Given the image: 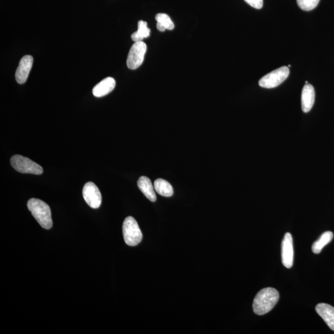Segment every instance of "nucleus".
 <instances>
[{
    "instance_id": "obj_7",
    "label": "nucleus",
    "mask_w": 334,
    "mask_h": 334,
    "mask_svg": "<svg viewBox=\"0 0 334 334\" xmlns=\"http://www.w3.org/2000/svg\"><path fill=\"white\" fill-rule=\"evenodd\" d=\"M84 200L90 207L97 209L101 204V194L99 189L94 183L88 182L84 185L83 190Z\"/></svg>"
},
{
    "instance_id": "obj_16",
    "label": "nucleus",
    "mask_w": 334,
    "mask_h": 334,
    "mask_svg": "<svg viewBox=\"0 0 334 334\" xmlns=\"http://www.w3.org/2000/svg\"><path fill=\"white\" fill-rule=\"evenodd\" d=\"M150 30L147 27V22L139 21L138 22V30L132 35V39L134 42H141L145 38L149 37Z\"/></svg>"
},
{
    "instance_id": "obj_18",
    "label": "nucleus",
    "mask_w": 334,
    "mask_h": 334,
    "mask_svg": "<svg viewBox=\"0 0 334 334\" xmlns=\"http://www.w3.org/2000/svg\"><path fill=\"white\" fill-rule=\"evenodd\" d=\"M320 0H297L298 7L303 11H312L317 7Z\"/></svg>"
},
{
    "instance_id": "obj_10",
    "label": "nucleus",
    "mask_w": 334,
    "mask_h": 334,
    "mask_svg": "<svg viewBox=\"0 0 334 334\" xmlns=\"http://www.w3.org/2000/svg\"><path fill=\"white\" fill-rule=\"evenodd\" d=\"M315 100V89L312 84H305L301 93V108L303 112H309L312 109Z\"/></svg>"
},
{
    "instance_id": "obj_13",
    "label": "nucleus",
    "mask_w": 334,
    "mask_h": 334,
    "mask_svg": "<svg viewBox=\"0 0 334 334\" xmlns=\"http://www.w3.org/2000/svg\"><path fill=\"white\" fill-rule=\"evenodd\" d=\"M138 186L139 190L144 194L147 198L152 202H155L157 199L155 187L152 182L146 176H141L138 179Z\"/></svg>"
},
{
    "instance_id": "obj_4",
    "label": "nucleus",
    "mask_w": 334,
    "mask_h": 334,
    "mask_svg": "<svg viewBox=\"0 0 334 334\" xmlns=\"http://www.w3.org/2000/svg\"><path fill=\"white\" fill-rule=\"evenodd\" d=\"M11 165L14 170L21 173L40 175L43 171L40 165L31 159L20 155L13 156L11 158Z\"/></svg>"
},
{
    "instance_id": "obj_15",
    "label": "nucleus",
    "mask_w": 334,
    "mask_h": 334,
    "mask_svg": "<svg viewBox=\"0 0 334 334\" xmlns=\"http://www.w3.org/2000/svg\"><path fill=\"white\" fill-rule=\"evenodd\" d=\"M333 235L332 232L328 231L324 232L318 241L313 243L312 251L314 253H320L324 247L329 244L332 240Z\"/></svg>"
},
{
    "instance_id": "obj_17",
    "label": "nucleus",
    "mask_w": 334,
    "mask_h": 334,
    "mask_svg": "<svg viewBox=\"0 0 334 334\" xmlns=\"http://www.w3.org/2000/svg\"><path fill=\"white\" fill-rule=\"evenodd\" d=\"M156 19L157 22L161 24L162 26H164L166 30H173L174 27H175L170 17L166 14L159 13L157 14Z\"/></svg>"
},
{
    "instance_id": "obj_3",
    "label": "nucleus",
    "mask_w": 334,
    "mask_h": 334,
    "mask_svg": "<svg viewBox=\"0 0 334 334\" xmlns=\"http://www.w3.org/2000/svg\"><path fill=\"white\" fill-rule=\"evenodd\" d=\"M123 234L124 242L130 246L138 245L142 239L141 229L137 221L133 217H127L124 220Z\"/></svg>"
},
{
    "instance_id": "obj_19",
    "label": "nucleus",
    "mask_w": 334,
    "mask_h": 334,
    "mask_svg": "<svg viewBox=\"0 0 334 334\" xmlns=\"http://www.w3.org/2000/svg\"><path fill=\"white\" fill-rule=\"evenodd\" d=\"M251 7L260 10L263 7V0H245Z\"/></svg>"
},
{
    "instance_id": "obj_9",
    "label": "nucleus",
    "mask_w": 334,
    "mask_h": 334,
    "mask_svg": "<svg viewBox=\"0 0 334 334\" xmlns=\"http://www.w3.org/2000/svg\"><path fill=\"white\" fill-rule=\"evenodd\" d=\"M33 65V57L31 55H25L22 58L16 72L15 76L17 83L22 84L26 82Z\"/></svg>"
},
{
    "instance_id": "obj_14",
    "label": "nucleus",
    "mask_w": 334,
    "mask_h": 334,
    "mask_svg": "<svg viewBox=\"0 0 334 334\" xmlns=\"http://www.w3.org/2000/svg\"><path fill=\"white\" fill-rule=\"evenodd\" d=\"M156 192L164 197H170L173 194V189L169 183L163 179H156L155 182Z\"/></svg>"
},
{
    "instance_id": "obj_11",
    "label": "nucleus",
    "mask_w": 334,
    "mask_h": 334,
    "mask_svg": "<svg viewBox=\"0 0 334 334\" xmlns=\"http://www.w3.org/2000/svg\"><path fill=\"white\" fill-rule=\"evenodd\" d=\"M316 312L334 331V307L326 303H319L316 306Z\"/></svg>"
},
{
    "instance_id": "obj_2",
    "label": "nucleus",
    "mask_w": 334,
    "mask_h": 334,
    "mask_svg": "<svg viewBox=\"0 0 334 334\" xmlns=\"http://www.w3.org/2000/svg\"><path fill=\"white\" fill-rule=\"evenodd\" d=\"M28 208L42 228L49 230L53 226L50 208L43 200L32 198L28 202Z\"/></svg>"
},
{
    "instance_id": "obj_1",
    "label": "nucleus",
    "mask_w": 334,
    "mask_h": 334,
    "mask_svg": "<svg viewBox=\"0 0 334 334\" xmlns=\"http://www.w3.org/2000/svg\"><path fill=\"white\" fill-rule=\"evenodd\" d=\"M279 300V293L273 288H266L258 292L254 298L253 311L258 315H264L271 312Z\"/></svg>"
},
{
    "instance_id": "obj_6",
    "label": "nucleus",
    "mask_w": 334,
    "mask_h": 334,
    "mask_svg": "<svg viewBox=\"0 0 334 334\" xmlns=\"http://www.w3.org/2000/svg\"><path fill=\"white\" fill-rule=\"evenodd\" d=\"M147 51L146 43L141 41L134 43L131 47L127 59V66L131 69H136L144 62L145 54Z\"/></svg>"
},
{
    "instance_id": "obj_20",
    "label": "nucleus",
    "mask_w": 334,
    "mask_h": 334,
    "mask_svg": "<svg viewBox=\"0 0 334 334\" xmlns=\"http://www.w3.org/2000/svg\"><path fill=\"white\" fill-rule=\"evenodd\" d=\"M157 28H158V30L161 32H164L165 30H166L164 28V26H162L161 24H159V23L158 22H157Z\"/></svg>"
},
{
    "instance_id": "obj_12",
    "label": "nucleus",
    "mask_w": 334,
    "mask_h": 334,
    "mask_svg": "<svg viewBox=\"0 0 334 334\" xmlns=\"http://www.w3.org/2000/svg\"><path fill=\"white\" fill-rule=\"evenodd\" d=\"M116 82L112 78H107L97 84L92 90L95 97H101L111 92L115 89Z\"/></svg>"
},
{
    "instance_id": "obj_8",
    "label": "nucleus",
    "mask_w": 334,
    "mask_h": 334,
    "mask_svg": "<svg viewBox=\"0 0 334 334\" xmlns=\"http://www.w3.org/2000/svg\"><path fill=\"white\" fill-rule=\"evenodd\" d=\"M293 246L292 235L286 233L281 243V261L287 268H291L293 263Z\"/></svg>"
},
{
    "instance_id": "obj_5",
    "label": "nucleus",
    "mask_w": 334,
    "mask_h": 334,
    "mask_svg": "<svg viewBox=\"0 0 334 334\" xmlns=\"http://www.w3.org/2000/svg\"><path fill=\"white\" fill-rule=\"evenodd\" d=\"M290 73L288 66H282L264 75L259 81V85L263 88H276L287 79Z\"/></svg>"
}]
</instances>
